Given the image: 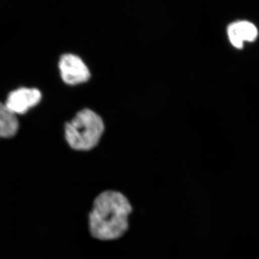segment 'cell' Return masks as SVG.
<instances>
[{"mask_svg":"<svg viewBox=\"0 0 259 259\" xmlns=\"http://www.w3.org/2000/svg\"><path fill=\"white\" fill-rule=\"evenodd\" d=\"M228 38L233 47L242 49L245 42H252L258 37V29L254 24L247 20L232 23L227 28Z\"/></svg>","mask_w":259,"mask_h":259,"instance_id":"5","label":"cell"},{"mask_svg":"<svg viewBox=\"0 0 259 259\" xmlns=\"http://www.w3.org/2000/svg\"><path fill=\"white\" fill-rule=\"evenodd\" d=\"M59 69L63 81L69 85H77L90 79V72L88 66L79 56L67 54L61 56Z\"/></svg>","mask_w":259,"mask_h":259,"instance_id":"3","label":"cell"},{"mask_svg":"<svg viewBox=\"0 0 259 259\" xmlns=\"http://www.w3.org/2000/svg\"><path fill=\"white\" fill-rule=\"evenodd\" d=\"M19 122L17 115L0 102V139H10L18 133Z\"/></svg>","mask_w":259,"mask_h":259,"instance_id":"6","label":"cell"},{"mask_svg":"<svg viewBox=\"0 0 259 259\" xmlns=\"http://www.w3.org/2000/svg\"><path fill=\"white\" fill-rule=\"evenodd\" d=\"M104 130L100 115L90 109H83L65 125V137L72 149L88 151L96 147Z\"/></svg>","mask_w":259,"mask_h":259,"instance_id":"2","label":"cell"},{"mask_svg":"<svg viewBox=\"0 0 259 259\" xmlns=\"http://www.w3.org/2000/svg\"><path fill=\"white\" fill-rule=\"evenodd\" d=\"M41 93L35 88H20L9 94L5 105L15 115H23L41 100Z\"/></svg>","mask_w":259,"mask_h":259,"instance_id":"4","label":"cell"},{"mask_svg":"<svg viewBox=\"0 0 259 259\" xmlns=\"http://www.w3.org/2000/svg\"><path fill=\"white\" fill-rule=\"evenodd\" d=\"M132 212V204L125 194L119 191H104L94 199L89 213L90 235L101 241L119 239L128 230Z\"/></svg>","mask_w":259,"mask_h":259,"instance_id":"1","label":"cell"}]
</instances>
